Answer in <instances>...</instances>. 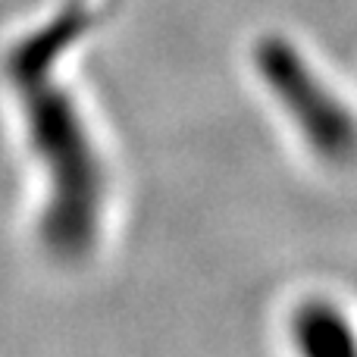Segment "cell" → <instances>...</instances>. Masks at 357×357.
<instances>
[{"label":"cell","instance_id":"obj_1","mask_svg":"<svg viewBox=\"0 0 357 357\" xmlns=\"http://www.w3.org/2000/svg\"><path fill=\"white\" fill-rule=\"evenodd\" d=\"M94 10L85 0L69 3L47 29L25 38L10 60V75L25 98L31 138L50 169L54 201L47 210V238L63 254L91 248L104 207V169L82 123L75 100L54 79V63L91 25Z\"/></svg>","mask_w":357,"mask_h":357},{"label":"cell","instance_id":"obj_2","mask_svg":"<svg viewBox=\"0 0 357 357\" xmlns=\"http://www.w3.org/2000/svg\"><path fill=\"white\" fill-rule=\"evenodd\" d=\"M254 69L298 135L320 160L345 167L357 160V116L335 88L317 73L301 47L279 31L254 44Z\"/></svg>","mask_w":357,"mask_h":357},{"label":"cell","instance_id":"obj_3","mask_svg":"<svg viewBox=\"0 0 357 357\" xmlns=\"http://www.w3.org/2000/svg\"><path fill=\"white\" fill-rule=\"evenodd\" d=\"M289 339L301 357H357V326L333 298H304L289 317Z\"/></svg>","mask_w":357,"mask_h":357}]
</instances>
